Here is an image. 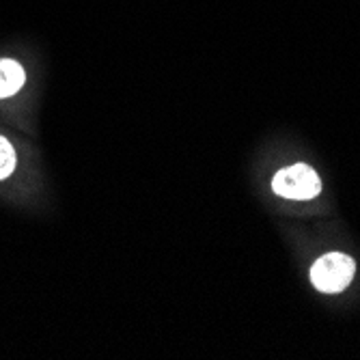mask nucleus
Segmentation results:
<instances>
[{
  "mask_svg": "<svg viewBox=\"0 0 360 360\" xmlns=\"http://www.w3.org/2000/svg\"><path fill=\"white\" fill-rule=\"evenodd\" d=\"M24 70L18 60L0 58V100L15 95L24 84Z\"/></svg>",
  "mask_w": 360,
  "mask_h": 360,
  "instance_id": "3",
  "label": "nucleus"
},
{
  "mask_svg": "<svg viewBox=\"0 0 360 360\" xmlns=\"http://www.w3.org/2000/svg\"><path fill=\"white\" fill-rule=\"evenodd\" d=\"M15 169V151L7 139L0 136V179H7Z\"/></svg>",
  "mask_w": 360,
  "mask_h": 360,
  "instance_id": "4",
  "label": "nucleus"
},
{
  "mask_svg": "<svg viewBox=\"0 0 360 360\" xmlns=\"http://www.w3.org/2000/svg\"><path fill=\"white\" fill-rule=\"evenodd\" d=\"M354 272H356V264L352 257L343 252H328L313 264L311 281L323 293H339L352 283Z\"/></svg>",
  "mask_w": 360,
  "mask_h": 360,
  "instance_id": "1",
  "label": "nucleus"
},
{
  "mask_svg": "<svg viewBox=\"0 0 360 360\" xmlns=\"http://www.w3.org/2000/svg\"><path fill=\"white\" fill-rule=\"evenodd\" d=\"M272 188L276 194L293 201H309L321 192V181L317 173L307 165H293L274 175Z\"/></svg>",
  "mask_w": 360,
  "mask_h": 360,
  "instance_id": "2",
  "label": "nucleus"
}]
</instances>
